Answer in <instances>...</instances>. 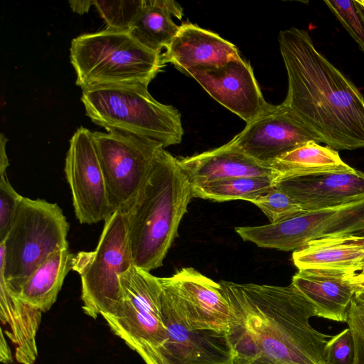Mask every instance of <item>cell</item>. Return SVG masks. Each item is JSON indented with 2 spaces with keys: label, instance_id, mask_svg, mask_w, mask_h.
I'll return each mask as SVG.
<instances>
[{
  "label": "cell",
  "instance_id": "4fadbf2b",
  "mask_svg": "<svg viewBox=\"0 0 364 364\" xmlns=\"http://www.w3.org/2000/svg\"><path fill=\"white\" fill-rule=\"evenodd\" d=\"M159 279L173 296L189 328L229 334L232 311L220 283L192 267Z\"/></svg>",
  "mask_w": 364,
  "mask_h": 364
},
{
  "label": "cell",
  "instance_id": "d590c367",
  "mask_svg": "<svg viewBox=\"0 0 364 364\" xmlns=\"http://www.w3.org/2000/svg\"><path fill=\"white\" fill-rule=\"evenodd\" d=\"M355 297L357 300L364 303V289H356Z\"/></svg>",
  "mask_w": 364,
  "mask_h": 364
},
{
  "label": "cell",
  "instance_id": "d6986e66",
  "mask_svg": "<svg viewBox=\"0 0 364 364\" xmlns=\"http://www.w3.org/2000/svg\"><path fill=\"white\" fill-rule=\"evenodd\" d=\"M178 164L192 186L235 177L277 178L269 165L257 161L228 142L178 159Z\"/></svg>",
  "mask_w": 364,
  "mask_h": 364
},
{
  "label": "cell",
  "instance_id": "d6a6232c",
  "mask_svg": "<svg viewBox=\"0 0 364 364\" xmlns=\"http://www.w3.org/2000/svg\"><path fill=\"white\" fill-rule=\"evenodd\" d=\"M7 139L3 133L0 136V175L6 173L7 167L9 166V159L6 152V144Z\"/></svg>",
  "mask_w": 364,
  "mask_h": 364
},
{
  "label": "cell",
  "instance_id": "f35d334b",
  "mask_svg": "<svg viewBox=\"0 0 364 364\" xmlns=\"http://www.w3.org/2000/svg\"><path fill=\"white\" fill-rule=\"evenodd\" d=\"M358 4L362 6V8L364 10V0H357Z\"/></svg>",
  "mask_w": 364,
  "mask_h": 364
},
{
  "label": "cell",
  "instance_id": "9c48e42d",
  "mask_svg": "<svg viewBox=\"0 0 364 364\" xmlns=\"http://www.w3.org/2000/svg\"><path fill=\"white\" fill-rule=\"evenodd\" d=\"M245 241L260 247L296 251L324 237L364 233V198L315 211L304 212L277 223L237 227Z\"/></svg>",
  "mask_w": 364,
  "mask_h": 364
},
{
  "label": "cell",
  "instance_id": "6da1fadb",
  "mask_svg": "<svg viewBox=\"0 0 364 364\" xmlns=\"http://www.w3.org/2000/svg\"><path fill=\"white\" fill-rule=\"evenodd\" d=\"M288 77L282 102L326 146L364 147V97L315 46L309 32L291 27L279 34Z\"/></svg>",
  "mask_w": 364,
  "mask_h": 364
},
{
  "label": "cell",
  "instance_id": "4dcf8cb0",
  "mask_svg": "<svg viewBox=\"0 0 364 364\" xmlns=\"http://www.w3.org/2000/svg\"><path fill=\"white\" fill-rule=\"evenodd\" d=\"M346 323L351 329L355 344L354 364H364V315L357 304L355 296L349 307Z\"/></svg>",
  "mask_w": 364,
  "mask_h": 364
},
{
  "label": "cell",
  "instance_id": "7a4b0ae2",
  "mask_svg": "<svg viewBox=\"0 0 364 364\" xmlns=\"http://www.w3.org/2000/svg\"><path fill=\"white\" fill-rule=\"evenodd\" d=\"M232 321L258 358V364H326L332 336L314 328V306L294 285L220 282Z\"/></svg>",
  "mask_w": 364,
  "mask_h": 364
},
{
  "label": "cell",
  "instance_id": "83f0119b",
  "mask_svg": "<svg viewBox=\"0 0 364 364\" xmlns=\"http://www.w3.org/2000/svg\"><path fill=\"white\" fill-rule=\"evenodd\" d=\"M324 3L364 53V10L357 0H330Z\"/></svg>",
  "mask_w": 364,
  "mask_h": 364
},
{
  "label": "cell",
  "instance_id": "5bb4252c",
  "mask_svg": "<svg viewBox=\"0 0 364 364\" xmlns=\"http://www.w3.org/2000/svg\"><path fill=\"white\" fill-rule=\"evenodd\" d=\"M311 141L321 143L282 103L247 123L228 144L257 161L269 165L280 156Z\"/></svg>",
  "mask_w": 364,
  "mask_h": 364
},
{
  "label": "cell",
  "instance_id": "836d02e7",
  "mask_svg": "<svg viewBox=\"0 0 364 364\" xmlns=\"http://www.w3.org/2000/svg\"><path fill=\"white\" fill-rule=\"evenodd\" d=\"M71 9L78 14L87 13L92 5H94V0L69 1Z\"/></svg>",
  "mask_w": 364,
  "mask_h": 364
},
{
  "label": "cell",
  "instance_id": "5b68a950",
  "mask_svg": "<svg viewBox=\"0 0 364 364\" xmlns=\"http://www.w3.org/2000/svg\"><path fill=\"white\" fill-rule=\"evenodd\" d=\"M81 102L86 115L107 132L148 138L161 143L164 148L181 141L183 129L180 112L156 100L148 86L93 87L82 90Z\"/></svg>",
  "mask_w": 364,
  "mask_h": 364
},
{
  "label": "cell",
  "instance_id": "8fae6325",
  "mask_svg": "<svg viewBox=\"0 0 364 364\" xmlns=\"http://www.w3.org/2000/svg\"><path fill=\"white\" fill-rule=\"evenodd\" d=\"M64 171L79 222L91 225L105 221L113 213L92 132L82 127L75 131Z\"/></svg>",
  "mask_w": 364,
  "mask_h": 364
},
{
  "label": "cell",
  "instance_id": "4316f807",
  "mask_svg": "<svg viewBox=\"0 0 364 364\" xmlns=\"http://www.w3.org/2000/svg\"><path fill=\"white\" fill-rule=\"evenodd\" d=\"M250 203L257 205L270 223H277L306 212L291 197L275 187Z\"/></svg>",
  "mask_w": 364,
  "mask_h": 364
},
{
  "label": "cell",
  "instance_id": "74e56055",
  "mask_svg": "<svg viewBox=\"0 0 364 364\" xmlns=\"http://www.w3.org/2000/svg\"><path fill=\"white\" fill-rule=\"evenodd\" d=\"M358 273L364 277V261L362 262L360 270L358 272Z\"/></svg>",
  "mask_w": 364,
  "mask_h": 364
},
{
  "label": "cell",
  "instance_id": "7c38bea8",
  "mask_svg": "<svg viewBox=\"0 0 364 364\" xmlns=\"http://www.w3.org/2000/svg\"><path fill=\"white\" fill-rule=\"evenodd\" d=\"M161 284V311L167 333L160 351L162 363L232 364L234 353L228 334L189 328L173 296Z\"/></svg>",
  "mask_w": 364,
  "mask_h": 364
},
{
  "label": "cell",
  "instance_id": "8d00e7d4",
  "mask_svg": "<svg viewBox=\"0 0 364 364\" xmlns=\"http://www.w3.org/2000/svg\"><path fill=\"white\" fill-rule=\"evenodd\" d=\"M355 300H356L357 304H358V307H359L360 310L361 311V312H362V313L363 314V315H364V303H363V302H361V301H358V300H357L356 299H355Z\"/></svg>",
  "mask_w": 364,
  "mask_h": 364
},
{
  "label": "cell",
  "instance_id": "52a82bcc",
  "mask_svg": "<svg viewBox=\"0 0 364 364\" xmlns=\"http://www.w3.org/2000/svg\"><path fill=\"white\" fill-rule=\"evenodd\" d=\"M132 265L127 215L117 210L105 221L96 248L80 251L73 259L86 315L95 319L114 313L122 299L119 277Z\"/></svg>",
  "mask_w": 364,
  "mask_h": 364
},
{
  "label": "cell",
  "instance_id": "d4e9b609",
  "mask_svg": "<svg viewBox=\"0 0 364 364\" xmlns=\"http://www.w3.org/2000/svg\"><path fill=\"white\" fill-rule=\"evenodd\" d=\"M275 179L269 177H235L192 186L193 197L215 201L253 199L274 187Z\"/></svg>",
  "mask_w": 364,
  "mask_h": 364
},
{
  "label": "cell",
  "instance_id": "7402d4cb",
  "mask_svg": "<svg viewBox=\"0 0 364 364\" xmlns=\"http://www.w3.org/2000/svg\"><path fill=\"white\" fill-rule=\"evenodd\" d=\"M73 257L69 248L53 252L36 269L18 291L11 294L43 313L48 311L56 301L65 278L73 269Z\"/></svg>",
  "mask_w": 364,
  "mask_h": 364
},
{
  "label": "cell",
  "instance_id": "3957f363",
  "mask_svg": "<svg viewBox=\"0 0 364 364\" xmlns=\"http://www.w3.org/2000/svg\"><path fill=\"white\" fill-rule=\"evenodd\" d=\"M192 197V185L178 159L164 149L124 211L135 266L150 272L162 265Z\"/></svg>",
  "mask_w": 364,
  "mask_h": 364
},
{
  "label": "cell",
  "instance_id": "cb8c5ba5",
  "mask_svg": "<svg viewBox=\"0 0 364 364\" xmlns=\"http://www.w3.org/2000/svg\"><path fill=\"white\" fill-rule=\"evenodd\" d=\"M269 166L275 180L321 173L353 171L337 150L311 141L300 145L274 160Z\"/></svg>",
  "mask_w": 364,
  "mask_h": 364
},
{
  "label": "cell",
  "instance_id": "e575fe53",
  "mask_svg": "<svg viewBox=\"0 0 364 364\" xmlns=\"http://www.w3.org/2000/svg\"><path fill=\"white\" fill-rule=\"evenodd\" d=\"M355 283L357 288L364 289V277L360 276L358 272H356L355 276Z\"/></svg>",
  "mask_w": 364,
  "mask_h": 364
},
{
  "label": "cell",
  "instance_id": "277c9868",
  "mask_svg": "<svg viewBox=\"0 0 364 364\" xmlns=\"http://www.w3.org/2000/svg\"><path fill=\"white\" fill-rule=\"evenodd\" d=\"M76 85L82 90L107 86H148L165 63L162 54L137 42L128 31L105 28L74 38L70 48Z\"/></svg>",
  "mask_w": 364,
  "mask_h": 364
},
{
  "label": "cell",
  "instance_id": "ac0fdd59",
  "mask_svg": "<svg viewBox=\"0 0 364 364\" xmlns=\"http://www.w3.org/2000/svg\"><path fill=\"white\" fill-rule=\"evenodd\" d=\"M164 63H170L183 73L195 68L220 67L242 58L237 47L218 34L186 22L162 53Z\"/></svg>",
  "mask_w": 364,
  "mask_h": 364
},
{
  "label": "cell",
  "instance_id": "f546056e",
  "mask_svg": "<svg viewBox=\"0 0 364 364\" xmlns=\"http://www.w3.org/2000/svg\"><path fill=\"white\" fill-rule=\"evenodd\" d=\"M326 364H354L355 344L348 327L333 336L325 348Z\"/></svg>",
  "mask_w": 364,
  "mask_h": 364
},
{
  "label": "cell",
  "instance_id": "9a60e30c",
  "mask_svg": "<svg viewBox=\"0 0 364 364\" xmlns=\"http://www.w3.org/2000/svg\"><path fill=\"white\" fill-rule=\"evenodd\" d=\"M186 74L247 124L274 106L264 100L251 65L242 58L220 67L191 69Z\"/></svg>",
  "mask_w": 364,
  "mask_h": 364
},
{
  "label": "cell",
  "instance_id": "8992f818",
  "mask_svg": "<svg viewBox=\"0 0 364 364\" xmlns=\"http://www.w3.org/2000/svg\"><path fill=\"white\" fill-rule=\"evenodd\" d=\"M68 230L57 203L22 197L11 230L0 242V274L12 294L50 254L68 248Z\"/></svg>",
  "mask_w": 364,
  "mask_h": 364
},
{
  "label": "cell",
  "instance_id": "f1b7e54d",
  "mask_svg": "<svg viewBox=\"0 0 364 364\" xmlns=\"http://www.w3.org/2000/svg\"><path fill=\"white\" fill-rule=\"evenodd\" d=\"M22 197L11 185L6 174L0 175V242L11 230Z\"/></svg>",
  "mask_w": 364,
  "mask_h": 364
},
{
  "label": "cell",
  "instance_id": "1f68e13d",
  "mask_svg": "<svg viewBox=\"0 0 364 364\" xmlns=\"http://www.w3.org/2000/svg\"><path fill=\"white\" fill-rule=\"evenodd\" d=\"M0 360L3 364H10L13 362L11 349L6 341L2 329H1Z\"/></svg>",
  "mask_w": 364,
  "mask_h": 364
},
{
  "label": "cell",
  "instance_id": "2e32d148",
  "mask_svg": "<svg viewBox=\"0 0 364 364\" xmlns=\"http://www.w3.org/2000/svg\"><path fill=\"white\" fill-rule=\"evenodd\" d=\"M306 212L327 209L364 198V173H321L274 181Z\"/></svg>",
  "mask_w": 364,
  "mask_h": 364
},
{
  "label": "cell",
  "instance_id": "ffe728a7",
  "mask_svg": "<svg viewBox=\"0 0 364 364\" xmlns=\"http://www.w3.org/2000/svg\"><path fill=\"white\" fill-rule=\"evenodd\" d=\"M0 309L1 323L8 327L4 332L14 345L16 360L21 364H33L38 355L36 337L43 312L12 294L1 274Z\"/></svg>",
  "mask_w": 364,
  "mask_h": 364
},
{
  "label": "cell",
  "instance_id": "e0dca14e",
  "mask_svg": "<svg viewBox=\"0 0 364 364\" xmlns=\"http://www.w3.org/2000/svg\"><path fill=\"white\" fill-rule=\"evenodd\" d=\"M356 272L332 269H299L294 285L314 306L316 315L331 321L347 322L356 285Z\"/></svg>",
  "mask_w": 364,
  "mask_h": 364
},
{
  "label": "cell",
  "instance_id": "44dd1931",
  "mask_svg": "<svg viewBox=\"0 0 364 364\" xmlns=\"http://www.w3.org/2000/svg\"><path fill=\"white\" fill-rule=\"evenodd\" d=\"M299 269H332L358 272L364 261V235H348L320 238L294 251Z\"/></svg>",
  "mask_w": 364,
  "mask_h": 364
},
{
  "label": "cell",
  "instance_id": "603a6c76",
  "mask_svg": "<svg viewBox=\"0 0 364 364\" xmlns=\"http://www.w3.org/2000/svg\"><path fill=\"white\" fill-rule=\"evenodd\" d=\"M183 8L172 0H145L144 6L129 33L140 44L161 53L179 31L173 17L181 19Z\"/></svg>",
  "mask_w": 364,
  "mask_h": 364
},
{
  "label": "cell",
  "instance_id": "ba28073f",
  "mask_svg": "<svg viewBox=\"0 0 364 364\" xmlns=\"http://www.w3.org/2000/svg\"><path fill=\"white\" fill-rule=\"evenodd\" d=\"M121 301L104 316L111 331L146 364H163L160 351L167 340L161 311L159 277L134 264L119 277Z\"/></svg>",
  "mask_w": 364,
  "mask_h": 364
},
{
  "label": "cell",
  "instance_id": "30bf717a",
  "mask_svg": "<svg viewBox=\"0 0 364 364\" xmlns=\"http://www.w3.org/2000/svg\"><path fill=\"white\" fill-rule=\"evenodd\" d=\"M112 213L126 211L146 181L164 145L117 132H93Z\"/></svg>",
  "mask_w": 364,
  "mask_h": 364
},
{
  "label": "cell",
  "instance_id": "484cf974",
  "mask_svg": "<svg viewBox=\"0 0 364 364\" xmlns=\"http://www.w3.org/2000/svg\"><path fill=\"white\" fill-rule=\"evenodd\" d=\"M144 4L145 0L94 1V6L105 21L106 28L128 32Z\"/></svg>",
  "mask_w": 364,
  "mask_h": 364
}]
</instances>
